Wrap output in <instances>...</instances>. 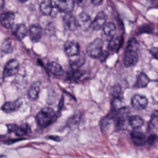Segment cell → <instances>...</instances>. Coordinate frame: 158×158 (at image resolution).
Returning <instances> with one entry per match:
<instances>
[{"label":"cell","mask_w":158,"mask_h":158,"mask_svg":"<svg viewBox=\"0 0 158 158\" xmlns=\"http://www.w3.org/2000/svg\"><path fill=\"white\" fill-rule=\"evenodd\" d=\"M58 118L57 114L53 109L45 107L37 114L36 121L40 128H45L52 124Z\"/></svg>","instance_id":"6da1fadb"},{"label":"cell","mask_w":158,"mask_h":158,"mask_svg":"<svg viewBox=\"0 0 158 158\" xmlns=\"http://www.w3.org/2000/svg\"><path fill=\"white\" fill-rule=\"evenodd\" d=\"M138 48V44L136 40L132 39L129 41L125 52L124 62L126 67H132L137 63L139 61Z\"/></svg>","instance_id":"7a4b0ae2"},{"label":"cell","mask_w":158,"mask_h":158,"mask_svg":"<svg viewBox=\"0 0 158 158\" xmlns=\"http://www.w3.org/2000/svg\"><path fill=\"white\" fill-rule=\"evenodd\" d=\"M103 46L102 40L97 39L89 45L87 48V53L91 58L99 59L103 52Z\"/></svg>","instance_id":"3957f363"},{"label":"cell","mask_w":158,"mask_h":158,"mask_svg":"<svg viewBox=\"0 0 158 158\" xmlns=\"http://www.w3.org/2000/svg\"><path fill=\"white\" fill-rule=\"evenodd\" d=\"M19 69V63L16 60L9 61L4 68L3 77H8L15 75L18 73Z\"/></svg>","instance_id":"277c9868"},{"label":"cell","mask_w":158,"mask_h":158,"mask_svg":"<svg viewBox=\"0 0 158 158\" xmlns=\"http://www.w3.org/2000/svg\"><path fill=\"white\" fill-rule=\"evenodd\" d=\"M74 0H57L56 6L58 10L65 14L70 13L74 7Z\"/></svg>","instance_id":"5b68a950"},{"label":"cell","mask_w":158,"mask_h":158,"mask_svg":"<svg viewBox=\"0 0 158 158\" xmlns=\"http://www.w3.org/2000/svg\"><path fill=\"white\" fill-rule=\"evenodd\" d=\"M148 104V100L145 96L141 95H135L131 99L132 107L136 110H140L145 109Z\"/></svg>","instance_id":"8992f818"},{"label":"cell","mask_w":158,"mask_h":158,"mask_svg":"<svg viewBox=\"0 0 158 158\" xmlns=\"http://www.w3.org/2000/svg\"><path fill=\"white\" fill-rule=\"evenodd\" d=\"M64 51L69 58L78 55L80 53L79 44L75 41H67L64 45Z\"/></svg>","instance_id":"52a82bcc"},{"label":"cell","mask_w":158,"mask_h":158,"mask_svg":"<svg viewBox=\"0 0 158 158\" xmlns=\"http://www.w3.org/2000/svg\"><path fill=\"white\" fill-rule=\"evenodd\" d=\"M77 26L82 30L87 31L92 27V22L90 17L86 14L81 13L78 15L77 19Z\"/></svg>","instance_id":"ba28073f"},{"label":"cell","mask_w":158,"mask_h":158,"mask_svg":"<svg viewBox=\"0 0 158 158\" xmlns=\"http://www.w3.org/2000/svg\"><path fill=\"white\" fill-rule=\"evenodd\" d=\"M15 15L11 11H6L2 13L1 16V22L3 27L6 28H10L14 25Z\"/></svg>","instance_id":"9c48e42d"},{"label":"cell","mask_w":158,"mask_h":158,"mask_svg":"<svg viewBox=\"0 0 158 158\" xmlns=\"http://www.w3.org/2000/svg\"><path fill=\"white\" fill-rule=\"evenodd\" d=\"M64 28L68 31L74 30L77 27V20L71 13L65 14L63 20Z\"/></svg>","instance_id":"30bf717a"},{"label":"cell","mask_w":158,"mask_h":158,"mask_svg":"<svg viewBox=\"0 0 158 158\" xmlns=\"http://www.w3.org/2000/svg\"><path fill=\"white\" fill-rule=\"evenodd\" d=\"M12 32L13 35L18 40L23 39L27 34L26 27L23 24H16L12 27Z\"/></svg>","instance_id":"8fae6325"},{"label":"cell","mask_w":158,"mask_h":158,"mask_svg":"<svg viewBox=\"0 0 158 158\" xmlns=\"http://www.w3.org/2000/svg\"><path fill=\"white\" fill-rule=\"evenodd\" d=\"M107 20V15L103 12L98 14L92 22V27L95 30H99L103 27Z\"/></svg>","instance_id":"7c38bea8"},{"label":"cell","mask_w":158,"mask_h":158,"mask_svg":"<svg viewBox=\"0 0 158 158\" xmlns=\"http://www.w3.org/2000/svg\"><path fill=\"white\" fill-rule=\"evenodd\" d=\"M131 138L133 142L137 146H143L147 142L146 135L141 131L133 130L131 133Z\"/></svg>","instance_id":"4fadbf2b"},{"label":"cell","mask_w":158,"mask_h":158,"mask_svg":"<svg viewBox=\"0 0 158 158\" xmlns=\"http://www.w3.org/2000/svg\"><path fill=\"white\" fill-rule=\"evenodd\" d=\"M22 105V102L18 99L14 102H7L2 107V111L6 113H11L18 110Z\"/></svg>","instance_id":"5bb4252c"},{"label":"cell","mask_w":158,"mask_h":158,"mask_svg":"<svg viewBox=\"0 0 158 158\" xmlns=\"http://www.w3.org/2000/svg\"><path fill=\"white\" fill-rule=\"evenodd\" d=\"M70 64L73 70H77L83 66L85 62V54L81 53L76 56L71 57Z\"/></svg>","instance_id":"9a60e30c"},{"label":"cell","mask_w":158,"mask_h":158,"mask_svg":"<svg viewBox=\"0 0 158 158\" xmlns=\"http://www.w3.org/2000/svg\"><path fill=\"white\" fill-rule=\"evenodd\" d=\"M40 92V83L38 82H34L31 85L28 90V97L31 101L37 100Z\"/></svg>","instance_id":"2e32d148"},{"label":"cell","mask_w":158,"mask_h":158,"mask_svg":"<svg viewBox=\"0 0 158 158\" xmlns=\"http://www.w3.org/2000/svg\"><path fill=\"white\" fill-rule=\"evenodd\" d=\"M29 36L31 40L34 42H38L41 39L42 30L40 27L33 25L29 28Z\"/></svg>","instance_id":"e0dca14e"},{"label":"cell","mask_w":158,"mask_h":158,"mask_svg":"<svg viewBox=\"0 0 158 158\" xmlns=\"http://www.w3.org/2000/svg\"><path fill=\"white\" fill-rule=\"evenodd\" d=\"M123 42V38L116 35L113 37L108 46L109 49L111 52H117L121 48Z\"/></svg>","instance_id":"ac0fdd59"},{"label":"cell","mask_w":158,"mask_h":158,"mask_svg":"<svg viewBox=\"0 0 158 158\" xmlns=\"http://www.w3.org/2000/svg\"><path fill=\"white\" fill-rule=\"evenodd\" d=\"M48 69L52 74L56 76H61L64 73L62 66L56 62H50L48 64Z\"/></svg>","instance_id":"d6986e66"},{"label":"cell","mask_w":158,"mask_h":158,"mask_svg":"<svg viewBox=\"0 0 158 158\" xmlns=\"http://www.w3.org/2000/svg\"><path fill=\"white\" fill-rule=\"evenodd\" d=\"M150 82L148 77L144 73H141L139 75L135 83V86L138 88H144L146 87Z\"/></svg>","instance_id":"ffe728a7"},{"label":"cell","mask_w":158,"mask_h":158,"mask_svg":"<svg viewBox=\"0 0 158 158\" xmlns=\"http://www.w3.org/2000/svg\"><path fill=\"white\" fill-rule=\"evenodd\" d=\"M128 124L132 128L137 129L140 128L143 125L144 121L142 118L139 115H132L129 117Z\"/></svg>","instance_id":"44dd1931"},{"label":"cell","mask_w":158,"mask_h":158,"mask_svg":"<svg viewBox=\"0 0 158 158\" xmlns=\"http://www.w3.org/2000/svg\"><path fill=\"white\" fill-rule=\"evenodd\" d=\"M53 5L51 0H43L40 4V10L45 15H51L53 12Z\"/></svg>","instance_id":"7402d4cb"},{"label":"cell","mask_w":158,"mask_h":158,"mask_svg":"<svg viewBox=\"0 0 158 158\" xmlns=\"http://www.w3.org/2000/svg\"><path fill=\"white\" fill-rule=\"evenodd\" d=\"M103 32L107 36L113 37L116 35V27L115 25L112 23L106 24L103 27Z\"/></svg>","instance_id":"603a6c76"},{"label":"cell","mask_w":158,"mask_h":158,"mask_svg":"<svg viewBox=\"0 0 158 158\" xmlns=\"http://www.w3.org/2000/svg\"><path fill=\"white\" fill-rule=\"evenodd\" d=\"M150 125L154 134L158 135V111H155L152 114Z\"/></svg>","instance_id":"cb8c5ba5"},{"label":"cell","mask_w":158,"mask_h":158,"mask_svg":"<svg viewBox=\"0 0 158 158\" xmlns=\"http://www.w3.org/2000/svg\"><path fill=\"white\" fill-rule=\"evenodd\" d=\"M30 131L31 130L29 125L27 124L24 123L21 126H17L15 133L16 135L21 136L26 135L30 133Z\"/></svg>","instance_id":"d4e9b609"},{"label":"cell","mask_w":158,"mask_h":158,"mask_svg":"<svg viewBox=\"0 0 158 158\" xmlns=\"http://www.w3.org/2000/svg\"><path fill=\"white\" fill-rule=\"evenodd\" d=\"M14 42L11 39H7L3 42L2 46V51L4 53H10L13 50Z\"/></svg>","instance_id":"484cf974"},{"label":"cell","mask_w":158,"mask_h":158,"mask_svg":"<svg viewBox=\"0 0 158 158\" xmlns=\"http://www.w3.org/2000/svg\"><path fill=\"white\" fill-rule=\"evenodd\" d=\"M80 116L78 114H75L73 117L70 118V120L68 121L69 124L70 125H73V124H76L77 123L79 122Z\"/></svg>","instance_id":"4316f807"},{"label":"cell","mask_w":158,"mask_h":158,"mask_svg":"<svg viewBox=\"0 0 158 158\" xmlns=\"http://www.w3.org/2000/svg\"><path fill=\"white\" fill-rule=\"evenodd\" d=\"M156 135L154 134V135H150L149 136L147 139V142L149 144V145H152L155 142L156 140Z\"/></svg>","instance_id":"83f0119b"},{"label":"cell","mask_w":158,"mask_h":158,"mask_svg":"<svg viewBox=\"0 0 158 158\" xmlns=\"http://www.w3.org/2000/svg\"><path fill=\"white\" fill-rule=\"evenodd\" d=\"M150 52L155 59L158 60V48H152L150 50Z\"/></svg>","instance_id":"f1b7e54d"},{"label":"cell","mask_w":158,"mask_h":158,"mask_svg":"<svg viewBox=\"0 0 158 158\" xmlns=\"http://www.w3.org/2000/svg\"><path fill=\"white\" fill-rule=\"evenodd\" d=\"M7 128H8V131L10 133L15 132L16 128H17V125L15 124H7Z\"/></svg>","instance_id":"f546056e"},{"label":"cell","mask_w":158,"mask_h":158,"mask_svg":"<svg viewBox=\"0 0 158 158\" xmlns=\"http://www.w3.org/2000/svg\"><path fill=\"white\" fill-rule=\"evenodd\" d=\"M91 2L94 5L98 6L102 3L103 0H91Z\"/></svg>","instance_id":"4dcf8cb0"},{"label":"cell","mask_w":158,"mask_h":158,"mask_svg":"<svg viewBox=\"0 0 158 158\" xmlns=\"http://www.w3.org/2000/svg\"><path fill=\"white\" fill-rule=\"evenodd\" d=\"M64 104V98H63V97L61 99L60 101V103H59V109H58V111L60 110H61Z\"/></svg>","instance_id":"1f68e13d"},{"label":"cell","mask_w":158,"mask_h":158,"mask_svg":"<svg viewBox=\"0 0 158 158\" xmlns=\"http://www.w3.org/2000/svg\"><path fill=\"white\" fill-rule=\"evenodd\" d=\"M49 139L56 141H59L60 140V137H58V136H51Z\"/></svg>","instance_id":"d6a6232c"},{"label":"cell","mask_w":158,"mask_h":158,"mask_svg":"<svg viewBox=\"0 0 158 158\" xmlns=\"http://www.w3.org/2000/svg\"><path fill=\"white\" fill-rule=\"evenodd\" d=\"M74 1L78 4H82L85 2V0H74Z\"/></svg>","instance_id":"836d02e7"},{"label":"cell","mask_w":158,"mask_h":158,"mask_svg":"<svg viewBox=\"0 0 158 158\" xmlns=\"http://www.w3.org/2000/svg\"><path fill=\"white\" fill-rule=\"evenodd\" d=\"M4 0H1V9H2V7L4 6Z\"/></svg>","instance_id":"e575fe53"},{"label":"cell","mask_w":158,"mask_h":158,"mask_svg":"<svg viewBox=\"0 0 158 158\" xmlns=\"http://www.w3.org/2000/svg\"><path fill=\"white\" fill-rule=\"evenodd\" d=\"M18 1L20 2H27L28 0H17Z\"/></svg>","instance_id":"d590c367"},{"label":"cell","mask_w":158,"mask_h":158,"mask_svg":"<svg viewBox=\"0 0 158 158\" xmlns=\"http://www.w3.org/2000/svg\"></svg>","instance_id":"8d00e7d4"}]
</instances>
